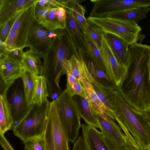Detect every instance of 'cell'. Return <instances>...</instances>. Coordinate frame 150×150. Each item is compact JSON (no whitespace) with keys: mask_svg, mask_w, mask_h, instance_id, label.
<instances>
[{"mask_svg":"<svg viewBox=\"0 0 150 150\" xmlns=\"http://www.w3.org/2000/svg\"><path fill=\"white\" fill-rule=\"evenodd\" d=\"M72 150H83L82 136L79 137L74 143Z\"/></svg>","mask_w":150,"mask_h":150,"instance_id":"obj_40","label":"cell"},{"mask_svg":"<svg viewBox=\"0 0 150 150\" xmlns=\"http://www.w3.org/2000/svg\"><path fill=\"white\" fill-rule=\"evenodd\" d=\"M24 70L22 62L7 56L0 57V81L9 88L15 81L21 78Z\"/></svg>","mask_w":150,"mask_h":150,"instance_id":"obj_13","label":"cell"},{"mask_svg":"<svg viewBox=\"0 0 150 150\" xmlns=\"http://www.w3.org/2000/svg\"><path fill=\"white\" fill-rule=\"evenodd\" d=\"M80 81L84 87L86 99L90 107L97 115L105 114L114 120V116L99 99L93 88V84L85 79Z\"/></svg>","mask_w":150,"mask_h":150,"instance_id":"obj_19","label":"cell"},{"mask_svg":"<svg viewBox=\"0 0 150 150\" xmlns=\"http://www.w3.org/2000/svg\"><path fill=\"white\" fill-rule=\"evenodd\" d=\"M104 33L105 37L115 57L120 64L127 68L129 60V47L117 36Z\"/></svg>","mask_w":150,"mask_h":150,"instance_id":"obj_17","label":"cell"},{"mask_svg":"<svg viewBox=\"0 0 150 150\" xmlns=\"http://www.w3.org/2000/svg\"><path fill=\"white\" fill-rule=\"evenodd\" d=\"M55 100L60 122L68 140L74 143L78 138L81 124L72 97L65 89Z\"/></svg>","mask_w":150,"mask_h":150,"instance_id":"obj_6","label":"cell"},{"mask_svg":"<svg viewBox=\"0 0 150 150\" xmlns=\"http://www.w3.org/2000/svg\"><path fill=\"white\" fill-rule=\"evenodd\" d=\"M101 133L102 138L108 150H127L124 145L116 143Z\"/></svg>","mask_w":150,"mask_h":150,"instance_id":"obj_36","label":"cell"},{"mask_svg":"<svg viewBox=\"0 0 150 150\" xmlns=\"http://www.w3.org/2000/svg\"><path fill=\"white\" fill-rule=\"evenodd\" d=\"M38 0L27 8L16 13L10 21L11 28L18 33V46L23 49L25 47L30 28L35 21V9Z\"/></svg>","mask_w":150,"mask_h":150,"instance_id":"obj_9","label":"cell"},{"mask_svg":"<svg viewBox=\"0 0 150 150\" xmlns=\"http://www.w3.org/2000/svg\"><path fill=\"white\" fill-rule=\"evenodd\" d=\"M72 55L65 29H58L57 35L52 39L43 54V76L47 83L48 97L52 100L56 99L63 91L59 84L60 76L64 74L63 63Z\"/></svg>","mask_w":150,"mask_h":150,"instance_id":"obj_2","label":"cell"},{"mask_svg":"<svg viewBox=\"0 0 150 150\" xmlns=\"http://www.w3.org/2000/svg\"><path fill=\"white\" fill-rule=\"evenodd\" d=\"M83 150H90L88 144L84 143L83 145Z\"/></svg>","mask_w":150,"mask_h":150,"instance_id":"obj_41","label":"cell"},{"mask_svg":"<svg viewBox=\"0 0 150 150\" xmlns=\"http://www.w3.org/2000/svg\"><path fill=\"white\" fill-rule=\"evenodd\" d=\"M43 136L45 150H69V141L60 122L55 100L50 102Z\"/></svg>","mask_w":150,"mask_h":150,"instance_id":"obj_7","label":"cell"},{"mask_svg":"<svg viewBox=\"0 0 150 150\" xmlns=\"http://www.w3.org/2000/svg\"><path fill=\"white\" fill-rule=\"evenodd\" d=\"M98 96L111 112L115 110L114 90L106 88L98 85H93Z\"/></svg>","mask_w":150,"mask_h":150,"instance_id":"obj_29","label":"cell"},{"mask_svg":"<svg viewBox=\"0 0 150 150\" xmlns=\"http://www.w3.org/2000/svg\"><path fill=\"white\" fill-rule=\"evenodd\" d=\"M63 65L64 74H65L66 71H69L73 73L80 81L81 79H85L93 85L96 84L84 60L79 59L72 55L69 59L64 61Z\"/></svg>","mask_w":150,"mask_h":150,"instance_id":"obj_18","label":"cell"},{"mask_svg":"<svg viewBox=\"0 0 150 150\" xmlns=\"http://www.w3.org/2000/svg\"><path fill=\"white\" fill-rule=\"evenodd\" d=\"M50 102L41 105L32 104L27 114L13 127L14 135L23 142L44 136L47 122Z\"/></svg>","mask_w":150,"mask_h":150,"instance_id":"obj_4","label":"cell"},{"mask_svg":"<svg viewBox=\"0 0 150 150\" xmlns=\"http://www.w3.org/2000/svg\"><path fill=\"white\" fill-rule=\"evenodd\" d=\"M58 30H49L35 21L30 28L25 47L43 54L52 39L57 35Z\"/></svg>","mask_w":150,"mask_h":150,"instance_id":"obj_11","label":"cell"},{"mask_svg":"<svg viewBox=\"0 0 150 150\" xmlns=\"http://www.w3.org/2000/svg\"><path fill=\"white\" fill-rule=\"evenodd\" d=\"M0 144L4 150H15L4 134H0Z\"/></svg>","mask_w":150,"mask_h":150,"instance_id":"obj_39","label":"cell"},{"mask_svg":"<svg viewBox=\"0 0 150 150\" xmlns=\"http://www.w3.org/2000/svg\"><path fill=\"white\" fill-rule=\"evenodd\" d=\"M84 35L87 56L89 59V60L108 74L99 49L97 45L88 33L84 32Z\"/></svg>","mask_w":150,"mask_h":150,"instance_id":"obj_24","label":"cell"},{"mask_svg":"<svg viewBox=\"0 0 150 150\" xmlns=\"http://www.w3.org/2000/svg\"><path fill=\"white\" fill-rule=\"evenodd\" d=\"M23 53V49L18 48L13 51L8 52L7 55L5 56H7L14 60L22 62Z\"/></svg>","mask_w":150,"mask_h":150,"instance_id":"obj_38","label":"cell"},{"mask_svg":"<svg viewBox=\"0 0 150 150\" xmlns=\"http://www.w3.org/2000/svg\"><path fill=\"white\" fill-rule=\"evenodd\" d=\"M125 134L124 144L127 150H142L139 147L132 135L121 123L117 122Z\"/></svg>","mask_w":150,"mask_h":150,"instance_id":"obj_35","label":"cell"},{"mask_svg":"<svg viewBox=\"0 0 150 150\" xmlns=\"http://www.w3.org/2000/svg\"><path fill=\"white\" fill-rule=\"evenodd\" d=\"M11 28L10 21L0 27V41L3 43L6 40Z\"/></svg>","mask_w":150,"mask_h":150,"instance_id":"obj_37","label":"cell"},{"mask_svg":"<svg viewBox=\"0 0 150 150\" xmlns=\"http://www.w3.org/2000/svg\"><path fill=\"white\" fill-rule=\"evenodd\" d=\"M35 0H0V27L11 21L20 11L32 4Z\"/></svg>","mask_w":150,"mask_h":150,"instance_id":"obj_15","label":"cell"},{"mask_svg":"<svg viewBox=\"0 0 150 150\" xmlns=\"http://www.w3.org/2000/svg\"><path fill=\"white\" fill-rule=\"evenodd\" d=\"M79 1L69 0L68 7L74 18L83 32L86 31L88 20L85 16L86 10Z\"/></svg>","mask_w":150,"mask_h":150,"instance_id":"obj_30","label":"cell"},{"mask_svg":"<svg viewBox=\"0 0 150 150\" xmlns=\"http://www.w3.org/2000/svg\"><path fill=\"white\" fill-rule=\"evenodd\" d=\"M8 100L11 106L13 127L25 117L31 106L28 105L26 101L22 81L18 82L14 85Z\"/></svg>","mask_w":150,"mask_h":150,"instance_id":"obj_12","label":"cell"},{"mask_svg":"<svg viewBox=\"0 0 150 150\" xmlns=\"http://www.w3.org/2000/svg\"><path fill=\"white\" fill-rule=\"evenodd\" d=\"M90 150H108L102 138L101 132L96 128L82 124Z\"/></svg>","mask_w":150,"mask_h":150,"instance_id":"obj_26","label":"cell"},{"mask_svg":"<svg viewBox=\"0 0 150 150\" xmlns=\"http://www.w3.org/2000/svg\"><path fill=\"white\" fill-rule=\"evenodd\" d=\"M108 74L119 88L121 86L126 73L127 68L118 61L105 38L104 34L99 49Z\"/></svg>","mask_w":150,"mask_h":150,"instance_id":"obj_10","label":"cell"},{"mask_svg":"<svg viewBox=\"0 0 150 150\" xmlns=\"http://www.w3.org/2000/svg\"><path fill=\"white\" fill-rule=\"evenodd\" d=\"M7 93L0 95V134H4L13 127V122Z\"/></svg>","mask_w":150,"mask_h":150,"instance_id":"obj_23","label":"cell"},{"mask_svg":"<svg viewBox=\"0 0 150 150\" xmlns=\"http://www.w3.org/2000/svg\"><path fill=\"white\" fill-rule=\"evenodd\" d=\"M86 32L90 35L99 49H100L101 46L102 38L104 32L96 25L88 20L87 29Z\"/></svg>","mask_w":150,"mask_h":150,"instance_id":"obj_32","label":"cell"},{"mask_svg":"<svg viewBox=\"0 0 150 150\" xmlns=\"http://www.w3.org/2000/svg\"><path fill=\"white\" fill-rule=\"evenodd\" d=\"M81 118L88 126L100 128L97 115L90 107L86 98L80 96H72Z\"/></svg>","mask_w":150,"mask_h":150,"instance_id":"obj_20","label":"cell"},{"mask_svg":"<svg viewBox=\"0 0 150 150\" xmlns=\"http://www.w3.org/2000/svg\"><path fill=\"white\" fill-rule=\"evenodd\" d=\"M97 116L101 132L116 143L124 145L125 136L119 125L105 114Z\"/></svg>","mask_w":150,"mask_h":150,"instance_id":"obj_16","label":"cell"},{"mask_svg":"<svg viewBox=\"0 0 150 150\" xmlns=\"http://www.w3.org/2000/svg\"><path fill=\"white\" fill-rule=\"evenodd\" d=\"M115 110L111 112L133 137L142 150L150 149V111L142 112L129 104L118 90L114 91Z\"/></svg>","mask_w":150,"mask_h":150,"instance_id":"obj_3","label":"cell"},{"mask_svg":"<svg viewBox=\"0 0 150 150\" xmlns=\"http://www.w3.org/2000/svg\"><path fill=\"white\" fill-rule=\"evenodd\" d=\"M59 8L55 6L50 8L36 21L49 30L65 29L67 15L64 11L58 9Z\"/></svg>","mask_w":150,"mask_h":150,"instance_id":"obj_14","label":"cell"},{"mask_svg":"<svg viewBox=\"0 0 150 150\" xmlns=\"http://www.w3.org/2000/svg\"><path fill=\"white\" fill-rule=\"evenodd\" d=\"M3 43L9 52L19 48L18 46V33L15 29L11 28L6 39Z\"/></svg>","mask_w":150,"mask_h":150,"instance_id":"obj_34","label":"cell"},{"mask_svg":"<svg viewBox=\"0 0 150 150\" xmlns=\"http://www.w3.org/2000/svg\"><path fill=\"white\" fill-rule=\"evenodd\" d=\"M65 74L67 78L66 89L71 96L79 95L86 98L85 89L80 81L70 71H67Z\"/></svg>","mask_w":150,"mask_h":150,"instance_id":"obj_31","label":"cell"},{"mask_svg":"<svg viewBox=\"0 0 150 150\" xmlns=\"http://www.w3.org/2000/svg\"><path fill=\"white\" fill-rule=\"evenodd\" d=\"M23 142L25 150H45L44 136L30 139Z\"/></svg>","mask_w":150,"mask_h":150,"instance_id":"obj_33","label":"cell"},{"mask_svg":"<svg viewBox=\"0 0 150 150\" xmlns=\"http://www.w3.org/2000/svg\"><path fill=\"white\" fill-rule=\"evenodd\" d=\"M43 54L30 49L24 52L22 62L24 69L36 76L43 75Z\"/></svg>","mask_w":150,"mask_h":150,"instance_id":"obj_21","label":"cell"},{"mask_svg":"<svg viewBox=\"0 0 150 150\" xmlns=\"http://www.w3.org/2000/svg\"><path fill=\"white\" fill-rule=\"evenodd\" d=\"M25 98L27 105L32 104L36 85V76L24 69L21 77Z\"/></svg>","mask_w":150,"mask_h":150,"instance_id":"obj_27","label":"cell"},{"mask_svg":"<svg viewBox=\"0 0 150 150\" xmlns=\"http://www.w3.org/2000/svg\"><path fill=\"white\" fill-rule=\"evenodd\" d=\"M129 49L126 73L118 90L131 106L148 112L150 111V46L137 42Z\"/></svg>","mask_w":150,"mask_h":150,"instance_id":"obj_1","label":"cell"},{"mask_svg":"<svg viewBox=\"0 0 150 150\" xmlns=\"http://www.w3.org/2000/svg\"><path fill=\"white\" fill-rule=\"evenodd\" d=\"M85 62L96 84L113 90H118L115 83L106 72L100 69L90 60H87Z\"/></svg>","mask_w":150,"mask_h":150,"instance_id":"obj_25","label":"cell"},{"mask_svg":"<svg viewBox=\"0 0 150 150\" xmlns=\"http://www.w3.org/2000/svg\"><path fill=\"white\" fill-rule=\"evenodd\" d=\"M87 19L103 32L113 34L121 38L129 47L142 41L145 37L141 33V27L133 22L112 17L90 16Z\"/></svg>","mask_w":150,"mask_h":150,"instance_id":"obj_5","label":"cell"},{"mask_svg":"<svg viewBox=\"0 0 150 150\" xmlns=\"http://www.w3.org/2000/svg\"><path fill=\"white\" fill-rule=\"evenodd\" d=\"M149 11L150 7L129 9L104 14L100 17L114 18L138 23L146 17Z\"/></svg>","mask_w":150,"mask_h":150,"instance_id":"obj_22","label":"cell"},{"mask_svg":"<svg viewBox=\"0 0 150 150\" xmlns=\"http://www.w3.org/2000/svg\"><path fill=\"white\" fill-rule=\"evenodd\" d=\"M66 12V32L68 43L72 55L81 60L86 61L87 56L84 43V32L73 16L68 6Z\"/></svg>","mask_w":150,"mask_h":150,"instance_id":"obj_8","label":"cell"},{"mask_svg":"<svg viewBox=\"0 0 150 150\" xmlns=\"http://www.w3.org/2000/svg\"><path fill=\"white\" fill-rule=\"evenodd\" d=\"M36 85L32 104L41 105L48 100L49 93L47 83L43 76H36Z\"/></svg>","mask_w":150,"mask_h":150,"instance_id":"obj_28","label":"cell"}]
</instances>
